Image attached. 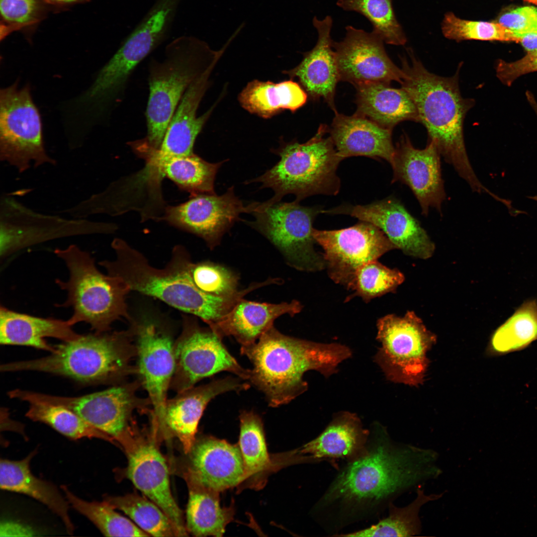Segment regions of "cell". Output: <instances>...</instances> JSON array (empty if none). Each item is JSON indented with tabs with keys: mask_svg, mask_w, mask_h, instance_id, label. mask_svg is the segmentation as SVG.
Returning a JSON list of instances; mask_svg holds the SVG:
<instances>
[{
	"mask_svg": "<svg viewBox=\"0 0 537 537\" xmlns=\"http://www.w3.org/2000/svg\"><path fill=\"white\" fill-rule=\"evenodd\" d=\"M435 450L393 440L374 423L364 453L345 463L314 503L311 515L329 536L378 517L400 496L442 474Z\"/></svg>",
	"mask_w": 537,
	"mask_h": 537,
	"instance_id": "6da1fadb",
	"label": "cell"
},
{
	"mask_svg": "<svg viewBox=\"0 0 537 537\" xmlns=\"http://www.w3.org/2000/svg\"><path fill=\"white\" fill-rule=\"evenodd\" d=\"M409 59L402 58L401 87L413 99L419 122L427 129L429 140L441 156L451 165L471 189L485 192L469 160L463 137L465 116L473 106L472 99L461 95L458 84L460 67L454 76L445 77L429 72L409 50Z\"/></svg>",
	"mask_w": 537,
	"mask_h": 537,
	"instance_id": "7a4b0ae2",
	"label": "cell"
},
{
	"mask_svg": "<svg viewBox=\"0 0 537 537\" xmlns=\"http://www.w3.org/2000/svg\"><path fill=\"white\" fill-rule=\"evenodd\" d=\"M241 353L253 364L248 380L265 394L273 407L289 403L307 390V383L303 379L305 372L314 370L328 377L352 355L345 346L291 337L273 326L258 342L241 346Z\"/></svg>",
	"mask_w": 537,
	"mask_h": 537,
	"instance_id": "3957f363",
	"label": "cell"
},
{
	"mask_svg": "<svg viewBox=\"0 0 537 537\" xmlns=\"http://www.w3.org/2000/svg\"><path fill=\"white\" fill-rule=\"evenodd\" d=\"M111 247L115 258L99 263L108 274L121 278L131 291L195 315L209 326L221 319L246 294L241 290L231 296H219L200 290L191 278V261L182 246L174 248L170 261L162 268L152 266L142 254L121 239L115 238Z\"/></svg>",
	"mask_w": 537,
	"mask_h": 537,
	"instance_id": "277c9868",
	"label": "cell"
},
{
	"mask_svg": "<svg viewBox=\"0 0 537 537\" xmlns=\"http://www.w3.org/2000/svg\"><path fill=\"white\" fill-rule=\"evenodd\" d=\"M133 342L131 329L81 335L74 340L54 346V351L48 356L4 363L0 370L44 372L85 385L116 384L129 374L137 373L136 366L131 365L136 356Z\"/></svg>",
	"mask_w": 537,
	"mask_h": 537,
	"instance_id": "5b68a950",
	"label": "cell"
},
{
	"mask_svg": "<svg viewBox=\"0 0 537 537\" xmlns=\"http://www.w3.org/2000/svg\"><path fill=\"white\" fill-rule=\"evenodd\" d=\"M329 128L321 124L315 134L307 142L287 143L275 152L279 161L262 176L246 181L261 182V188H270L274 195L266 201L269 204L280 201L288 194L295 200L324 194L335 195L340 188L337 170L342 159L338 155L329 135Z\"/></svg>",
	"mask_w": 537,
	"mask_h": 537,
	"instance_id": "8992f818",
	"label": "cell"
},
{
	"mask_svg": "<svg viewBox=\"0 0 537 537\" xmlns=\"http://www.w3.org/2000/svg\"><path fill=\"white\" fill-rule=\"evenodd\" d=\"M54 253L64 261L69 272L68 280L56 279L67 294L65 302L56 306L72 308L73 315L68 320L71 325L85 322L95 332L104 333L116 320H131L126 302L131 290L123 280L102 273L91 256L76 245L56 249Z\"/></svg>",
	"mask_w": 537,
	"mask_h": 537,
	"instance_id": "52a82bcc",
	"label": "cell"
},
{
	"mask_svg": "<svg viewBox=\"0 0 537 537\" xmlns=\"http://www.w3.org/2000/svg\"><path fill=\"white\" fill-rule=\"evenodd\" d=\"M206 44L188 36L178 37L166 48L161 61H153L149 67V95L146 111L147 135L134 142L142 152L158 149L169 122L190 84L207 68L202 69Z\"/></svg>",
	"mask_w": 537,
	"mask_h": 537,
	"instance_id": "ba28073f",
	"label": "cell"
},
{
	"mask_svg": "<svg viewBox=\"0 0 537 537\" xmlns=\"http://www.w3.org/2000/svg\"><path fill=\"white\" fill-rule=\"evenodd\" d=\"M376 338L381 344L375 357L390 381L412 386L421 385L430 360L427 352L436 336L414 311L403 316L388 314L378 319Z\"/></svg>",
	"mask_w": 537,
	"mask_h": 537,
	"instance_id": "9c48e42d",
	"label": "cell"
},
{
	"mask_svg": "<svg viewBox=\"0 0 537 537\" xmlns=\"http://www.w3.org/2000/svg\"><path fill=\"white\" fill-rule=\"evenodd\" d=\"M139 383L122 384L109 389L79 397L54 396L26 390V402L60 405L75 412L92 427L118 442L126 451L138 437L133 425L136 410L144 411L151 404L149 398L136 393Z\"/></svg>",
	"mask_w": 537,
	"mask_h": 537,
	"instance_id": "30bf717a",
	"label": "cell"
},
{
	"mask_svg": "<svg viewBox=\"0 0 537 537\" xmlns=\"http://www.w3.org/2000/svg\"><path fill=\"white\" fill-rule=\"evenodd\" d=\"M321 207L302 206L299 202H256L247 222L281 252L287 263L301 271H316L325 268L323 256L314 248L313 223Z\"/></svg>",
	"mask_w": 537,
	"mask_h": 537,
	"instance_id": "8fae6325",
	"label": "cell"
},
{
	"mask_svg": "<svg viewBox=\"0 0 537 537\" xmlns=\"http://www.w3.org/2000/svg\"><path fill=\"white\" fill-rule=\"evenodd\" d=\"M0 159L19 173L55 165L45 149L42 122L29 88L17 84L0 91Z\"/></svg>",
	"mask_w": 537,
	"mask_h": 537,
	"instance_id": "7c38bea8",
	"label": "cell"
},
{
	"mask_svg": "<svg viewBox=\"0 0 537 537\" xmlns=\"http://www.w3.org/2000/svg\"><path fill=\"white\" fill-rule=\"evenodd\" d=\"M0 256L31 245L77 235L108 232V223L35 211L12 197L0 202Z\"/></svg>",
	"mask_w": 537,
	"mask_h": 537,
	"instance_id": "4fadbf2b",
	"label": "cell"
},
{
	"mask_svg": "<svg viewBox=\"0 0 537 537\" xmlns=\"http://www.w3.org/2000/svg\"><path fill=\"white\" fill-rule=\"evenodd\" d=\"M313 236L324 251L330 278L347 286L359 268L396 249L379 228L362 221L338 230L314 229Z\"/></svg>",
	"mask_w": 537,
	"mask_h": 537,
	"instance_id": "5bb4252c",
	"label": "cell"
},
{
	"mask_svg": "<svg viewBox=\"0 0 537 537\" xmlns=\"http://www.w3.org/2000/svg\"><path fill=\"white\" fill-rule=\"evenodd\" d=\"M210 329L186 323L175 343L176 367L171 387L180 393L199 380L221 371H228L248 380L250 369L242 367Z\"/></svg>",
	"mask_w": 537,
	"mask_h": 537,
	"instance_id": "9a60e30c",
	"label": "cell"
},
{
	"mask_svg": "<svg viewBox=\"0 0 537 537\" xmlns=\"http://www.w3.org/2000/svg\"><path fill=\"white\" fill-rule=\"evenodd\" d=\"M131 330L138 358L137 373L148 393L152 416L160 432L175 370V343L170 334L152 320L135 322Z\"/></svg>",
	"mask_w": 537,
	"mask_h": 537,
	"instance_id": "2e32d148",
	"label": "cell"
},
{
	"mask_svg": "<svg viewBox=\"0 0 537 537\" xmlns=\"http://www.w3.org/2000/svg\"><path fill=\"white\" fill-rule=\"evenodd\" d=\"M339 42H333L340 80L356 88L373 83L402 82L403 73L387 55L384 42L375 32L351 25Z\"/></svg>",
	"mask_w": 537,
	"mask_h": 537,
	"instance_id": "e0dca14e",
	"label": "cell"
},
{
	"mask_svg": "<svg viewBox=\"0 0 537 537\" xmlns=\"http://www.w3.org/2000/svg\"><path fill=\"white\" fill-rule=\"evenodd\" d=\"M255 204L254 202L244 205L231 186L221 195L198 194L178 205L166 207L163 219L200 237L213 248L240 219L241 213H252Z\"/></svg>",
	"mask_w": 537,
	"mask_h": 537,
	"instance_id": "ac0fdd59",
	"label": "cell"
},
{
	"mask_svg": "<svg viewBox=\"0 0 537 537\" xmlns=\"http://www.w3.org/2000/svg\"><path fill=\"white\" fill-rule=\"evenodd\" d=\"M326 212L349 215L375 225L406 255L426 260L435 252V244L420 223L394 197L366 205H342Z\"/></svg>",
	"mask_w": 537,
	"mask_h": 537,
	"instance_id": "d6986e66",
	"label": "cell"
},
{
	"mask_svg": "<svg viewBox=\"0 0 537 537\" xmlns=\"http://www.w3.org/2000/svg\"><path fill=\"white\" fill-rule=\"evenodd\" d=\"M395 148L390 164L393 173L392 182L399 181L410 188L420 204L422 215L427 216L431 208L442 214L446 193L441 154L436 145L429 140L425 148H416L404 134Z\"/></svg>",
	"mask_w": 537,
	"mask_h": 537,
	"instance_id": "ffe728a7",
	"label": "cell"
},
{
	"mask_svg": "<svg viewBox=\"0 0 537 537\" xmlns=\"http://www.w3.org/2000/svg\"><path fill=\"white\" fill-rule=\"evenodd\" d=\"M126 453L127 477L144 496L166 514L177 537L187 536L181 510L172 493L166 460L155 443L138 436Z\"/></svg>",
	"mask_w": 537,
	"mask_h": 537,
	"instance_id": "44dd1931",
	"label": "cell"
},
{
	"mask_svg": "<svg viewBox=\"0 0 537 537\" xmlns=\"http://www.w3.org/2000/svg\"><path fill=\"white\" fill-rule=\"evenodd\" d=\"M189 454L184 477L221 492L246 479L242 455L238 445L212 436L196 439Z\"/></svg>",
	"mask_w": 537,
	"mask_h": 537,
	"instance_id": "7402d4cb",
	"label": "cell"
},
{
	"mask_svg": "<svg viewBox=\"0 0 537 537\" xmlns=\"http://www.w3.org/2000/svg\"><path fill=\"white\" fill-rule=\"evenodd\" d=\"M249 386L238 378L227 377L178 393L167 401L159 433L177 438L188 453L195 442L198 423L208 403L220 394L246 390Z\"/></svg>",
	"mask_w": 537,
	"mask_h": 537,
	"instance_id": "603a6c76",
	"label": "cell"
},
{
	"mask_svg": "<svg viewBox=\"0 0 537 537\" xmlns=\"http://www.w3.org/2000/svg\"><path fill=\"white\" fill-rule=\"evenodd\" d=\"M332 24L330 16L323 19L314 17L313 24L318 33L316 44L304 54L300 63L287 73L298 79L312 100L323 99L335 113L336 89L340 80L331 36Z\"/></svg>",
	"mask_w": 537,
	"mask_h": 537,
	"instance_id": "cb8c5ba5",
	"label": "cell"
},
{
	"mask_svg": "<svg viewBox=\"0 0 537 537\" xmlns=\"http://www.w3.org/2000/svg\"><path fill=\"white\" fill-rule=\"evenodd\" d=\"M210 67L190 84L182 96L166 131L160 147L147 153L144 158L152 164L164 160L193 154V145L209 112L196 115L204 93Z\"/></svg>",
	"mask_w": 537,
	"mask_h": 537,
	"instance_id": "d4e9b609",
	"label": "cell"
},
{
	"mask_svg": "<svg viewBox=\"0 0 537 537\" xmlns=\"http://www.w3.org/2000/svg\"><path fill=\"white\" fill-rule=\"evenodd\" d=\"M392 130L383 127L357 112L348 116L338 112L329 134L342 159L364 156L383 159L391 164L395 153Z\"/></svg>",
	"mask_w": 537,
	"mask_h": 537,
	"instance_id": "484cf974",
	"label": "cell"
},
{
	"mask_svg": "<svg viewBox=\"0 0 537 537\" xmlns=\"http://www.w3.org/2000/svg\"><path fill=\"white\" fill-rule=\"evenodd\" d=\"M369 430L363 427L354 413L342 412L335 414L325 429L315 438L299 449L303 455L310 456L317 463L337 460H353L365 451Z\"/></svg>",
	"mask_w": 537,
	"mask_h": 537,
	"instance_id": "4316f807",
	"label": "cell"
},
{
	"mask_svg": "<svg viewBox=\"0 0 537 537\" xmlns=\"http://www.w3.org/2000/svg\"><path fill=\"white\" fill-rule=\"evenodd\" d=\"M302 308L300 303L295 300L272 304L242 298L209 328L221 338L232 336L241 346H248L257 342L264 332L273 326L277 318L286 314L293 316L300 312Z\"/></svg>",
	"mask_w": 537,
	"mask_h": 537,
	"instance_id": "83f0119b",
	"label": "cell"
},
{
	"mask_svg": "<svg viewBox=\"0 0 537 537\" xmlns=\"http://www.w3.org/2000/svg\"><path fill=\"white\" fill-rule=\"evenodd\" d=\"M72 327L68 320L34 316L0 306L1 345L28 346L52 353L55 347L48 344L45 338L52 337L64 342L74 340L81 334Z\"/></svg>",
	"mask_w": 537,
	"mask_h": 537,
	"instance_id": "f1b7e54d",
	"label": "cell"
},
{
	"mask_svg": "<svg viewBox=\"0 0 537 537\" xmlns=\"http://www.w3.org/2000/svg\"><path fill=\"white\" fill-rule=\"evenodd\" d=\"M35 453L34 450L20 460L0 459V489L26 495L46 505L60 518L68 533L72 535L75 528L67 499L55 485L36 477L31 471L30 462Z\"/></svg>",
	"mask_w": 537,
	"mask_h": 537,
	"instance_id": "f546056e",
	"label": "cell"
},
{
	"mask_svg": "<svg viewBox=\"0 0 537 537\" xmlns=\"http://www.w3.org/2000/svg\"><path fill=\"white\" fill-rule=\"evenodd\" d=\"M356 89V112L379 125L393 130L396 125L404 121L419 122L415 104L402 87L397 89L388 84L373 83Z\"/></svg>",
	"mask_w": 537,
	"mask_h": 537,
	"instance_id": "4dcf8cb0",
	"label": "cell"
},
{
	"mask_svg": "<svg viewBox=\"0 0 537 537\" xmlns=\"http://www.w3.org/2000/svg\"><path fill=\"white\" fill-rule=\"evenodd\" d=\"M188 489L185 526L195 537H222L233 519L234 505L222 507L219 493L184 477Z\"/></svg>",
	"mask_w": 537,
	"mask_h": 537,
	"instance_id": "1f68e13d",
	"label": "cell"
},
{
	"mask_svg": "<svg viewBox=\"0 0 537 537\" xmlns=\"http://www.w3.org/2000/svg\"><path fill=\"white\" fill-rule=\"evenodd\" d=\"M226 161L211 163L193 153L168 158L153 165H147L145 168L160 180L166 176L192 196L215 194L214 187L216 175Z\"/></svg>",
	"mask_w": 537,
	"mask_h": 537,
	"instance_id": "d6a6232c",
	"label": "cell"
},
{
	"mask_svg": "<svg viewBox=\"0 0 537 537\" xmlns=\"http://www.w3.org/2000/svg\"><path fill=\"white\" fill-rule=\"evenodd\" d=\"M307 95L305 90L293 81L274 83L255 80L248 84L239 99L248 111L268 118L282 110H297L306 103Z\"/></svg>",
	"mask_w": 537,
	"mask_h": 537,
	"instance_id": "836d02e7",
	"label": "cell"
},
{
	"mask_svg": "<svg viewBox=\"0 0 537 537\" xmlns=\"http://www.w3.org/2000/svg\"><path fill=\"white\" fill-rule=\"evenodd\" d=\"M415 492V498L405 506L398 507L391 503L387 509V515L377 523L359 530L341 533L336 537H410L419 535L422 531L420 517L422 508L429 502L442 498L445 492L428 494L425 493L423 487L418 488Z\"/></svg>",
	"mask_w": 537,
	"mask_h": 537,
	"instance_id": "e575fe53",
	"label": "cell"
},
{
	"mask_svg": "<svg viewBox=\"0 0 537 537\" xmlns=\"http://www.w3.org/2000/svg\"><path fill=\"white\" fill-rule=\"evenodd\" d=\"M537 340V299L525 301L491 334L486 350L489 357L519 352Z\"/></svg>",
	"mask_w": 537,
	"mask_h": 537,
	"instance_id": "d590c367",
	"label": "cell"
},
{
	"mask_svg": "<svg viewBox=\"0 0 537 537\" xmlns=\"http://www.w3.org/2000/svg\"><path fill=\"white\" fill-rule=\"evenodd\" d=\"M26 416L45 423L73 440L97 438L114 443L108 436L92 427L74 411L64 406L42 402H31Z\"/></svg>",
	"mask_w": 537,
	"mask_h": 537,
	"instance_id": "8d00e7d4",
	"label": "cell"
},
{
	"mask_svg": "<svg viewBox=\"0 0 537 537\" xmlns=\"http://www.w3.org/2000/svg\"><path fill=\"white\" fill-rule=\"evenodd\" d=\"M66 498L73 508L90 520L107 537H148L146 532L128 519L115 511L108 502H89L62 486Z\"/></svg>",
	"mask_w": 537,
	"mask_h": 537,
	"instance_id": "74e56055",
	"label": "cell"
},
{
	"mask_svg": "<svg viewBox=\"0 0 537 537\" xmlns=\"http://www.w3.org/2000/svg\"><path fill=\"white\" fill-rule=\"evenodd\" d=\"M115 509L128 516L150 536L177 537L170 518L155 503L148 498L135 494L105 498Z\"/></svg>",
	"mask_w": 537,
	"mask_h": 537,
	"instance_id": "f35d334b",
	"label": "cell"
},
{
	"mask_svg": "<svg viewBox=\"0 0 537 537\" xmlns=\"http://www.w3.org/2000/svg\"><path fill=\"white\" fill-rule=\"evenodd\" d=\"M337 5L346 11H356L365 17L373 26L372 31L386 44L403 45L406 36L398 21L392 0H338Z\"/></svg>",
	"mask_w": 537,
	"mask_h": 537,
	"instance_id": "ab89813d",
	"label": "cell"
},
{
	"mask_svg": "<svg viewBox=\"0 0 537 537\" xmlns=\"http://www.w3.org/2000/svg\"><path fill=\"white\" fill-rule=\"evenodd\" d=\"M238 445L244 460L246 479L263 474L270 464L261 418L253 412L240 416Z\"/></svg>",
	"mask_w": 537,
	"mask_h": 537,
	"instance_id": "60d3db41",
	"label": "cell"
},
{
	"mask_svg": "<svg viewBox=\"0 0 537 537\" xmlns=\"http://www.w3.org/2000/svg\"><path fill=\"white\" fill-rule=\"evenodd\" d=\"M441 29L445 37L457 42L474 40L518 43L519 41L514 33L497 22L464 19L452 12L445 14Z\"/></svg>",
	"mask_w": 537,
	"mask_h": 537,
	"instance_id": "b9f144b4",
	"label": "cell"
},
{
	"mask_svg": "<svg viewBox=\"0 0 537 537\" xmlns=\"http://www.w3.org/2000/svg\"><path fill=\"white\" fill-rule=\"evenodd\" d=\"M404 279L399 270L390 268L374 260L359 268L347 287L368 301L394 290Z\"/></svg>",
	"mask_w": 537,
	"mask_h": 537,
	"instance_id": "7bdbcfd3",
	"label": "cell"
},
{
	"mask_svg": "<svg viewBox=\"0 0 537 537\" xmlns=\"http://www.w3.org/2000/svg\"><path fill=\"white\" fill-rule=\"evenodd\" d=\"M189 272L195 285L202 291L213 295L229 296L237 293L238 278L230 270L211 263H193Z\"/></svg>",
	"mask_w": 537,
	"mask_h": 537,
	"instance_id": "ee69618b",
	"label": "cell"
},
{
	"mask_svg": "<svg viewBox=\"0 0 537 537\" xmlns=\"http://www.w3.org/2000/svg\"><path fill=\"white\" fill-rule=\"evenodd\" d=\"M45 3L43 0H0L4 26L12 30L37 22L43 16Z\"/></svg>",
	"mask_w": 537,
	"mask_h": 537,
	"instance_id": "f6af8a7d",
	"label": "cell"
},
{
	"mask_svg": "<svg viewBox=\"0 0 537 537\" xmlns=\"http://www.w3.org/2000/svg\"><path fill=\"white\" fill-rule=\"evenodd\" d=\"M497 22L506 27L517 37L537 34V7L524 6L504 12Z\"/></svg>",
	"mask_w": 537,
	"mask_h": 537,
	"instance_id": "bcb514c9",
	"label": "cell"
},
{
	"mask_svg": "<svg viewBox=\"0 0 537 537\" xmlns=\"http://www.w3.org/2000/svg\"><path fill=\"white\" fill-rule=\"evenodd\" d=\"M496 76L500 81L510 86L519 77L537 71V50L528 51L521 59L508 62L499 60L496 67Z\"/></svg>",
	"mask_w": 537,
	"mask_h": 537,
	"instance_id": "7dc6e473",
	"label": "cell"
},
{
	"mask_svg": "<svg viewBox=\"0 0 537 537\" xmlns=\"http://www.w3.org/2000/svg\"><path fill=\"white\" fill-rule=\"evenodd\" d=\"M1 536H31L34 533L30 527L15 521H6L1 524Z\"/></svg>",
	"mask_w": 537,
	"mask_h": 537,
	"instance_id": "c3c4849f",
	"label": "cell"
},
{
	"mask_svg": "<svg viewBox=\"0 0 537 537\" xmlns=\"http://www.w3.org/2000/svg\"><path fill=\"white\" fill-rule=\"evenodd\" d=\"M524 48L528 51L537 50V34H527L519 37V41Z\"/></svg>",
	"mask_w": 537,
	"mask_h": 537,
	"instance_id": "681fc988",
	"label": "cell"
},
{
	"mask_svg": "<svg viewBox=\"0 0 537 537\" xmlns=\"http://www.w3.org/2000/svg\"><path fill=\"white\" fill-rule=\"evenodd\" d=\"M46 3L57 5H65L83 2L88 0H43Z\"/></svg>",
	"mask_w": 537,
	"mask_h": 537,
	"instance_id": "f907efd6",
	"label": "cell"
},
{
	"mask_svg": "<svg viewBox=\"0 0 537 537\" xmlns=\"http://www.w3.org/2000/svg\"><path fill=\"white\" fill-rule=\"evenodd\" d=\"M532 107L533 108L537 115V102L533 103L532 105Z\"/></svg>",
	"mask_w": 537,
	"mask_h": 537,
	"instance_id": "816d5d0a",
	"label": "cell"
},
{
	"mask_svg": "<svg viewBox=\"0 0 537 537\" xmlns=\"http://www.w3.org/2000/svg\"><path fill=\"white\" fill-rule=\"evenodd\" d=\"M529 2L535 4L537 5V0H525Z\"/></svg>",
	"mask_w": 537,
	"mask_h": 537,
	"instance_id": "f5cc1de1",
	"label": "cell"
},
{
	"mask_svg": "<svg viewBox=\"0 0 537 537\" xmlns=\"http://www.w3.org/2000/svg\"><path fill=\"white\" fill-rule=\"evenodd\" d=\"M532 199L533 201L537 202V195H534Z\"/></svg>",
	"mask_w": 537,
	"mask_h": 537,
	"instance_id": "db71d44e",
	"label": "cell"
}]
</instances>
